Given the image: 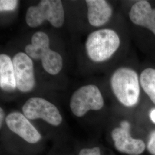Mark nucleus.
Segmentation results:
<instances>
[{"label": "nucleus", "instance_id": "1", "mask_svg": "<svg viewBox=\"0 0 155 155\" xmlns=\"http://www.w3.org/2000/svg\"><path fill=\"white\" fill-rule=\"evenodd\" d=\"M25 53L31 59L40 60L45 71L55 75L61 71L63 66L61 56L50 49V39L47 33L38 31L31 38V43L25 47Z\"/></svg>", "mask_w": 155, "mask_h": 155}, {"label": "nucleus", "instance_id": "2", "mask_svg": "<svg viewBox=\"0 0 155 155\" xmlns=\"http://www.w3.org/2000/svg\"><path fill=\"white\" fill-rule=\"evenodd\" d=\"M120 45L118 34L110 29H102L90 33L85 48L89 59L97 63L106 61L116 52Z\"/></svg>", "mask_w": 155, "mask_h": 155}, {"label": "nucleus", "instance_id": "3", "mask_svg": "<svg viewBox=\"0 0 155 155\" xmlns=\"http://www.w3.org/2000/svg\"><path fill=\"white\" fill-rule=\"evenodd\" d=\"M113 92L122 105H135L139 99L140 84L137 73L128 67H120L113 74L110 79Z\"/></svg>", "mask_w": 155, "mask_h": 155}, {"label": "nucleus", "instance_id": "4", "mask_svg": "<svg viewBox=\"0 0 155 155\" xmlns=\"http://www.w3.org/2000/svg\"><path fill=\"white\" fill-rule=\"evenodd\" d=\"M47 20L55 28H61L65 20L64 11L61 0H42L37 5L29 6L25 21L31 28L38 27Z\"/></svg>", "mask_w": 155, "mask_h": 155}, {"label": "nucleus", "instance_id": "5", "mask_svg": "<svg viewBox=\"0 0 155 155\" xmlns=\"http://www.w3.org/2000/svg\"><path fill=\"white\" fill-rule=\"evenodd\" d=\"M104 100L99 88L94 84L83 86L71 97L70 107L72 113L78 117L84 116L89 111L101 110Z\"/></svg>", "mask_w": 155, "mask_h": 155}, {"label": "nucleus", "instance_id": "6", "mask_svg": "<svg viewBox=\"0 0 155 155\" xmlns=\"http://www.w3.org/2000/svg\"><path fill=\"white\" fill-rule=\"evenodd\" d=\"M24 115L29 120L42 119L51 125L59 126L63 118L57 107L47 100L33 97L28 99L22 106Z\"/></svg>", "mask_w": 155, "mask_h": 155}, {"label": "nucleus", "instance_id": "7", "mask_svg": "<svg viewBox=\"0 0 155 155\" xmlns=\"http://www.w3.org/2000/svg\"><path fill=\"white\" fill-rule=\"evenodd\" d=\"M15 72L17 89L22 93H28L35 86L32 59L24 52H18L12 59Z\"/></svg>", "mask_w": 155, "mask_h": 155}, {"label": "nucleus", "instance_id": "8", "mask_svg": "<svg viewBox=\"0 0 155 155\" xmlns=\"http://www.w3.org/2000/svg\"><path fill=\"white\" fill-rule=\"evenodd\" d=\"M130 124L127 121L121 122V127H116L111 132V137L117 150L129 155H140L145 149L142 140L133 139L130 134Z\"/></svg>", "mask_w": 155, "mask_h": 155}, {"label": "nucleus", "instance_id": "9", "mask_svg": "<svg viewBox=\"0 0 155 155\" xmlns=\"http://www.w3.org/2000/svg\"><path fill=\"white\" fill-rule=\"evenodd\" d=\"M5 122L12 132L29 144H36L41 139L40 133L24 114L12 112L6 117Z\"/></svg>", "mask_w": 155, "mask_h": 155}, {"label": "nucleus", "instance_id": "10", "mask_svg": "<svg viewBox=\"0 0 155 155\" xmlns=\"http://www.w3.org/2000/svg\"><path fill=\"white\" fill-rule=\"evenodd\" d=\"M129 18L133 24L147 28L155 35V9L147 1H139L133 4Z\"/></svg>", "mask_w": 155, "mask_h": 155}, {"label": "nucleus", "instance_id": "11", "mask_svg": "<svg viewBox=\"0 0 155 155\" xmlns=\"http://www.w3.org/2000/svg\"><path fill=\"white\" fill-rule=\"evenodd\" d=\"M89 24L100 27L108 22L113 14L110 5L105 0H86Z\"/></svg>", "mask_w": 155, "mask_h": 155}, {"label": "nucleus", "instance_id": "12", "mask_svg": "<svg viewBox=\"0 0 155 155\" xmlns=\"http://www.w3.org/2000/svg\"><path fill=\"white\" fill-rule=\"evenodd\" d=\"M0 87L7 92L13 91L17 88L13 61L5 54L0 55Z\"/></svg>", "mask_w": 155, "mask_h": 155}, {"label": "nucleus", "instance_id": "13", "mask_svg": "<svg viewBox=\"0 0 155 155\" xmlns=\"http://www.w3.org/2000/svg\"><path fill=\"white\" fill-rule=\"evenodd\" d=\"M140 81L142 88L155 104V69L148 68L141 72Z\"/></svg>", "mask_w": 155, "mask_h": 155}, {"label": "nucleus", "instance_id": "14", "mask_svg": "<svg viewBox=\"0 0 155 155\" xmlns=\"http://www.w3.org/2000/svg\"><path fill=\"white\" fill-rule=\"evenodd\" d=\"M18 2L16 0H1L0 11H12L16 8Z\"/></svg>", "mask_w": 155, "mask_h": 155}, {"label": "nucleus", "instance_id": "15", "mask_svg": "<svg viewBox=\"0 0 155 155\" xmlns=\"http://www.w3.org/2000/svg\"><path fill=\"white\" fill-rule=\"evenodd\" d=\"M78 155H101V150L98 147L91 148H83L79 151Z\"/></svg>", "mask_w": 155, "mask_h": 155}, {"label": "nucleus", "instance_id": "16", "mask_svg": "<svg viewBox=\"0 0 155 155\" xmlns=\"http://www.w3.org/2000/svg\"><path fill=\"white\" fill-rule=\"evenodd\" d=\"M147 149L151 155H155V130L150 134L147 144Z\"/></svg>", "mask_w": 155, "mask_h": 155}, {"label": "nucleus", "instance_id": "17", "mask_svg": "<svg viewBox=\"0 0 155 155\" xmlns=\"http://www.w3.org/2000/svg\"><path fill=\"white\" fill-rule=\"evenodd\" d=\"M4 110L2 109V108H1L0 109V124H1V127H2V122H3V120H4Z\"/></svg>", "mask_w": 155, "mask_h": 155}, {"label": "nucleus", "instance_id": "18", "mask_svg": "<svg viewBox=\"0 0 155 155\" xmlns=\"http://www.w3.org/2000/svg\"><path fill=\"white\" fill-rule=\"evenodd\" d=\"M150 117L151 120L155 123V109H153L150 113Z\"/></svg>", "mask_w": 155, "mask_h": 155}]
</instances>
